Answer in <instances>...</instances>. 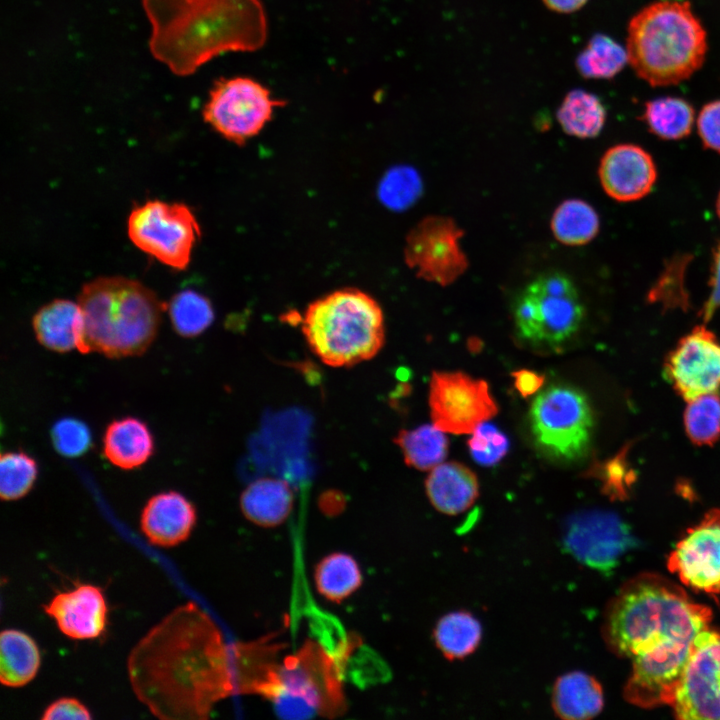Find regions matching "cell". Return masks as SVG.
<instances>
[{
	"mask_svg": "<svg viewBox=\"0 0 720 720\" xmlns=\"http://www.w3.org/2000/svg\"><path fill=\"white\" fill-rule=\"evenodd\" d=\"M682 720L720 719V632L701 631L670 705Z\"/></svg>",
	"mask_w": 720,
	"mask_h": 720,
	"instance_id": "cell-14",
	"label": "cell"
},
{
	"mask_svg": "<svg viewBox=\"0 0 720 720\" xmlns=\"http://www.w3.org/2000/svg\"><path fill=\"white\" fill-rule=\"evenodd\" d=\"M166 310L175 332L185 338L202 334L214 320L210 300L191 289L176 293L166 304Z\"/></svg>",
	"mask_w": 720,
	"mask_h": 720,
	"instance_id": "cell-34",
	"label": "cell"
},
{
	"mask_svg": "<svg viewBox=\"0 0 720 720\" xmlns=\"http://www.w3.org/2000/svg\"><path fill=\"white\" fill-rule=\"evenodd\" d=\"M284 105L260 82L236 76L214 82L202 115L222 137L243 145L271 121L276 108Z\"/></svg>",
	"mask_w": 720,
	"mask_h": 720,
	"instance_id": "cell-11",
	"label": "cell"
},
{
	"mask_svg": "<svg viewBox=\"0 0 720 720\" xmlns=\"http://www.w3.org/2000/svg\"><path fill=\"white\" fill-rule=\"evenodd\" d=\"M43 609L59 630L74 640L95 639L106 629V599L102 589L92 584L80 583L55 594Z\"/></svg>",
	"mask_w": 720,
	"mask_h": 720,
	"instance_id": "cell-20",
	"label": "cell"
},
{
	"mask_svg": "<svg viewBox=\"0 0 720 720\" xmlns=\"http://www.w3.org/2000/svg\"><path fill=\"white\" fill-rule=\"evenodd\" d=\"M429 405L433 425L443 432L468 434L498 413L489 385L463 372L432 373Z\"/></svg>",
	"mask_w": 720,
	"mask_h": 720,
	"instance_id": "cell-13",
	"label": "cell"
},
{
	"mask_svg": "<svg viewBox=\"0 0 720 720\" xmlns=\"http://www.w3.org/2000/svg\"><path fill=\"white\" fill-rule=\"evenodd\" d=\"M626 50L641 79L651 86L674 85L702 66L706 31L688 1L661 0L631 18Z\"/></svg>",
	"mask_w": 720,
	"mask_h": 720,
	"instance_id": "cell-5",
	"label": "cell"
},
{
	"mask_svg": "<svg viewBox=\"0 0 720 720\" xmlns=\"http://www.w3.org/2000/svg\"><path fill=\"white\" fill-rule=\"evenodd\" d=\"M393 441L401 449L405 463L421 471L433 469L448 453V439L434 425L400 430Z\"/></svg>",
	"mask_w": 720,
	"mask_h": 720,
	"instance_id": "cell-33",
	"label": "cell"
},
{
	"mask_svg": "<svg viewBox=\"0 0 720 720\" xmlns=\"http://www.w3.org/2000/svg\"><path fill=\"white\" fill-rule=\"evenodd\" d=\"M32 326L37 341L46 349L58 353L78 350L84 329L82 310L78 302L54 299L34 314Z\"/></svg>",
	"mask_w": 720,
	"mask_h": 720,
	"instance_id": "cell-23",
	"label": "cell"
},
{
	"mask_svg": "<svg viewBox=\"0 0 720 720\" xmlns=\"http://www.w3.org/2000/svg\"><path fill=\"white\" fill-rule=\"evenodd\" d=\"M196 520L193 503L171 490L149 498L141 512L140 527L150 543L167 548L186 541Z\"/></svg>",
	"mask_w": 720,
	"mask_h": 720,
	"instance_id": "cell-21",
	"label": "cell"
},
{
	"mask_svg": "<svg viewBox=\"0 0 720 720\" xmlns=\"http://www.w3.org/2000/svg\"><path fill=\"white\" fill-rule=\"evenodd\" d=\"M263 697L286 719L333 718L346 709L336 658L312 640L278 664Z\"/></svg>",
	"mask_w": 720,
	"mask_h": 720,
	"instance_id": "cell-7",
	"label": "cell"
},
{
	"mask_svg": "<svg viewBox=\"0 0 720 720\" xmlns=\"http://www.w3.org/2000/svg\"><path fill=\"white\" fill-rule=\"evenodd\" d=\"M425 491L432 506L447 515L468 510L479 496L475 473L458 462L439 464L425 480Z\"/></svg>",
	"mask_w": 720,
	"mask_h": 720,
	"instance_id": "cell-22",
	"label": "cell"
},
{
	"mask_svg": "<svg viewBox=\"0 0 720 720\" xmlns=\"http://www.w3.org/2000/svg\"><path fill=\"white\" fill-rule=\"evenodd\" d=\"M149 49L177 76L226 52H253L267 40L261 0H142Z\"/></svg>",
	"mask_w": 720,
	"mask_h": 720,
	"instance_id": "cell-2",
	"label": "cell"
},
{
	"mask_svg": "<svg viewBox=\"0 0 720 720\" xmlns=\"http://www.w3.org/2000/svg\"><path fill=\"white\" fill-rule=\"evenodd\" d=\"M600 220L595 209L580 199L563 201L554 211L551 230L554 237L569 246H580L593 240Z\"/></svg>",
	"mask_w": 720,
	"mask_h": 720,
	"instance_id": "cell-32",
	"label": "cell"
},
{
	"mask_svg": "<svg viewBox=\"0 0 720 720\" xmlns=\"http://www.w3.org/2000/svg\"><path fill=\"white\" fill-rule=\"evenodd\" d=\"M641 119L649 131L664 140H679L691 133L695 112L678 97H661L645 104Z\"/></svg>",
	"mask_w": 720,
	"mask_h": 720,
	"instance_id": "cell-30",
	"label": "cell"
},
{
	"mask_svg": "<svg viewBox=\"0 0 720 720\" xmlns=\"http://www.w3.org/2000/svg\"><path fill=\"white\" fill-rule=\"evenodd\" d=\"M628 62L626 48L606 35L597 34L579 54L576 65L586 78H611Z\"/></svg>",
	"mask_w": 720,
	"mask_h": 720,
	"instance_id": "cell-35",
	"label": "cell"
},
{
	"mask_svg": "<svg viewBox=\"0 0 720 720\" xmlns=\"http://www.w3.org/2000/svg\"><path fill=\"white\" fill-rule=\"evenodd\" d=\"M314 580L317 591L325 599L340 603L360 588L363 576L353 556L334 552L316 565Z\"/></svg>",
	"mask_w": 720,
	"mask_h": 720,
	"instance_id": "cell-29",
	"label": "cell"
},
{
	"mask_svg": "<svg viewBox=\"0 0 720 720\" xmlns=\"http://www.w3.org/2000/svg\"><path fill=\"white\" fill-rule=\"evenodd\" d=\"M712 612L668 579L642 574L609 602L602 637L616 655L634 658L709 628Z\"/></svg>",
	"mask_w": 720,
	"mask_h": 720,
	"instance_id": "cell-3",
	"label": "cell"
},
{
	"mask_svg": "<svg viewBox=\"0 0 720 720\" xmlns=\"http://www.w3.org/2000/svg\"><path fill=\"white\" fill-rule=\"evenodd\" d=\"M668 567L694 590L720 593V509L689 529L668 558Z\"/></svg>",
	"mask_w": 720,
	"mask_h": 720,
	"instance_id": "cell-18",
	"label": "cell"
},
{
	"mask_svg": "<svg viewBox=\"0 0 720 720\" xmlns=\"http://www.w3.org/2000/svg\"><path fill=\"white\" fill-rule=\"evenodd\" d=\"M605 193L619 202L645 197L655 185L657 168L652 156L635 144H618L602 156L598 168Z\"/></svg>",
	"mask_w": 720,
	"mask_h": 720,
	"instance_id": "cell-19",
	"label": "cell"
},
{
	"mask_svg": "<svg viewBox=\"0 0 720 720\" xmlns=\"http://www.w3.org/2000/svg\"><path fill=\"white\" fill-rule=\"evenodd\" d=\"M89 709L78 699L62 697L50 703L41 716L42 720L91 719Z\"/></svg>",
	"mask_w": 720,
	"mask_h": 720,
	"instance_id": "cell-42",
	"label": "cell"
},
{
	"mask_svg": "<svg viewBox=\"0 0 720 720\" xmlns=\"http://www.w3.org/2000/svg\"><path fill=\"white\" fill-rule=\"evenodd\" d=\"M38 465L23 451H9L0 457V497L4 501L18 500L33 488Z\"/></svg>",
	"mask_w": 720,
	"mask_h": 720,
	"instance_id": "cell-37",
	"label": "cell"
},
{
	"mask_svg": "<svg viewBox=\"0 0 720 720\" xmlns=\"http://www.w3.org/2000/svg\"><path fill=\"white\" fill-rule=\"evenodd\" d=\"M134 694L161 720H204L233 695L229 646L211 619L189 601L172 610L132 648Z\"/></svg>",
	"mask_w": 720,
	"mask_h": 720,
	"instance_id": "cell-1",
	"label": "cell"
},
{
	"mask_svg": "<svg viewBox=\"0 0 720 720\" xmlns=\"http://www.w3.org/2000/svg\"><path fill=\"white\" fill-rule=\"evenodd\" d=\"M693 640H678L632 658V671L624 687V698L642 708L671 705L688 663Z\"/></svg>",
	"mask_w": 720,
	"mask_h": 720,
	"instance_id": "cell-17",
	"label": "cell"
},
{
	"mask_svg": "<svg viewBox=\"0 0 720 720\" xmlns=\"http://www.w3.org/2000/svg\"><path fill=\"white\" fill-rule=\"evenodd\" d=\"M663 375L686 401L720 388V341L704 326H696L668 353Z\"/></svg>",
	"mask_w": 720,
	"mask_h": 720,
	"instance_id": "cell-15",
	"label": "cell"
},
{
	"mask_svg": "<svg viewBox=\"0 0 720 720\" xmlns=\"http://www.w3.org/2000/svg\"><path fill=\"white\" fill-rule=\"evenodd\" d=\"M551 705L560 719H591L598 715L604 706L602 686L585 672L565 673L554 682Z\"/></svg>",
	"mask_w": 720,
	"mask_h": 720,
	"instance_id": "cell-25",
	"label": "cell"
},
{
	"mask_svg": "<svg viewBox=\"0 0 720 720\" xmlns=\"http://www.w3.org/2000/svg\"><path fill=\"white\" fill-rule=\"evenodd\" d=\"M472 433L468 447L472 458L478 464L492 466L506 455L509 441L496 426L485 421L480 423Z\"/></svg>",
	"mask_w": 720,
	"mask_h": 720,
	"instance_id": "cell-39",
	"label": "cell"
},
{
	"mask_svg": "<svg viewBox=\"0 0 720 720\" xmlns=\"http://www.w3.org/2000/svg\"><path fill=\"white\" fill-rule=\"evenodd\" d=\"M529 426L534 443L546 457L576 462L587 455L594 415L586 395L567 384L550 385L533 400Z\"/></svg>",
	"mask_w": 720,
	"mask_h": 720,
	"instance_id": "cell-8",
	"label": "cell"
},
{
	"mask_svg": "<svg viewBox=\"0 0 720 720\" xmlns=\"http://www.w3.org/2000/svg\"><path fill=\"white\" fill-rule=\"evenodd\" d=\"M562 129L571 136L593 138L601 132L606 110L595 95L583 90L567 94L557 112Z\"/></svg>",
	"mask_w": 720,
	"mask_h": 720,
	"instance_id": "cell-31",
	"label": "cell"
},
{
	"mask_svg": "<svg viewBox=\"0 0 720 720\" xmlns=\"http://www.w3.org/2000/svg\"><path fill=\"white\" fill-rule=\"evenodd\" d=\"M294 496L281 479L262 478L250 483L240 496L243 515L261 527H275L290 515Z\"/></svg>",
	"mask_w": 720,
	"mask_h": 720,
	"instance_id": "cell-26",
	"label": "cell"
},
{
	"mask_svg": "<svg viewBox=\"0 0 720 720\" xmlns=\"http://www.w3.org/2000/svg\"><path fill=\"white\" fill-rule=\"evenodd\" d=\"M41 656L34 639L17 629L0 634V682L6 687H22L32 681L40 667Z\"/></svg>",
	"mask_w": 720,
	"mask_h": 720,
	"instance_id": "cell-27",
	"label": "cell"
},
{
	"mask_svg": "<svg viewBox=\"0 0 720 720\" xmlns=\"http://www.w3.org/2000/svg\"><path fill=\"white\" fill-rule=\"evenodd\" d=\"M709 286L710 293L702 310L705 321L720 308V242L713 249Z\"/></svg>",
	"mask_w": 720,
	"mask_h": 720,
	"instance_id": "cell-43",
	"label": "cell"
},
{
	"mask_svg": "<svg viewBox=\"0 0 720 720\" xmlns=\"http://www.w3.org/2000/svg\"><path fill=\"white\" fill-rule=\"evenodd\" d=\"M514 386L523 398L537 392L544 383V376L528 369L512 372Z\"/></svg>",
	"mask_w": 720,
	"mask_h": 720,
	"instance_id": "cell-44",
	"label": "cell"
},
{
	"mask_svg": "<svg viewBox=\"0 0 720 720\" xmlns=\"http://www.w3.org/2000/svg\"><path fill=\"white\" fill-rule=\"evenodd\" d=\"M552 10L568 13L581 8L587 0H543Z\"/></svg>",
	"mask_w": 720,
	"mask_h": 720,
	"instance_id": "cell-45",
	"label": "cell"
},
{
	"mask_svg": "<svg viewBox=\"0 0 720 720\" xmlns=\"http://www.w3.org/2000/svg\"><path fill=\"white\" fill-rule=\"evenodd\" d=\"M567 551L584 565L609 570L634 544L628 526L614 513L587 511L569 518L563 532Z\"/></svg>",
	"mask_w": 720,
	"mask_h": 720,
	"instance_id": "cell-16",
	"label": "cell"
},
{
	"mask_svg": "<svg viewBox=\"0 0 720 720\" xmlns=\"http://www.w3.org/2000/svg\"><path fill=\"white\" fill-rule=\"evenodd\" d=\"M302 332L311 351L326 365L350 367L373 358L385 341L381 306L357 288L335 290L305 310Z\"/></svg>",
	"mask_w": 720,
	"mask_h": 720,
	"instance_id": "cell-6",
	"label": "cell"
},
{
	"mask_svg": "<svg viewBox=\"0 0 720 720\" xmlns=\"http://www.w3.org/2000/svg\"><path fill=\"white\" fill-rule=\"evenodd\" d=\"M697 130L704 147L720 153V100L702 107L697 118Z\"/></svg>",
	"mask_w": 720,
	"mask_h": 720,
	"instance_id": "cell-41",
	"label": "cell"
},
{
	"mask_svg": "<svg viewBox=\"0 0 720 720\" xmlns=\"http://www.w3.org/2000/svg\"><path fill=\"white\" fill-rule=\"evenodd\" d=\"M50 436L55 450L65 457H79L91 446L89 427L73 417L58 420L52 426Z\"/></svg>",
	"mask_w": 720,
	"mask_h": 720,
	"instance_id": "cell-38",
	"label": "cell"
},
{
	"mask_svg": "<svg viewBox=\"0 0 720 720\" xmlns=\"http://www.w3.org/2000/svg\"><path fill=\"white\" fill-rule=\"evenodd\" d=\"M83 314L78 351L108 358L143 354L154 341L166 304L144 284L122 276L86 283L77 300Z\"/></svg>",
	"mask_w": 720,
	"mask_h": 720,
	"instance_id": "cell-4",
	"label": "cell"
},
{
	"mask_svg": "<svg viewBox=\"0 0 720 720\" xmlns=\"http://www.w3.org/2000/svg\"><path fill=\"white\" fill-rule=\"evenodd\" d=\"M513 316L521 338L558 345L578 331L584 306L573 281L562 272L549 271L522 289Z\"/></svg>",
	"mask_w": 720,
	"mask_h": 720,
	"instance_id": "cell-9",
	"label": "cell"
},
{
	"mask_svg": "<svg viewBox=\"0 0 720 720\" xmlns=\"http://www.w3.org/2000/svg\"><path fill=\"white\" fill-rule=\"evenodd\" d=\"M127 232L144 253L173 269L185 270L201 228L187 205L150 200L130 212Z\"/></svg>",
	"mask_w": 720,
	"mask_h": 720,
	"instance_id": "cell-10",
	"label": "cell"
},
{
	"mask_svg": "<svg viewBox=\"0 0 720 720\" xmlns=\"http://www.w3.org/2000/svg\"><path fill=\"white\" fill-rule=\"evenodd\" d=\"M481 639L480 621L464 610L445 614L439 618L433 629L436 647L450 661L461 660L474 653Z\"/></svg>",
	"mask_w": 720,
	"mask_h": 720,
	"instance_id": "cell-28",
	"label": "cell"
},
{
	"mask_svg": "<svg viewBox=\"0 0 720 720\" xmlns=\"http://www.w3.org/2000/svg\"><path fill=\"white\" fill-rule=\"evenodd\" d=\"M464 231L448 216H427L408 233L404 259L418 278L447 286L467 269L468 260L460 247Z\"/></svg>",
	"mask_w": 720,
	"mask_h": 720,
	"instance_id": "cell-12",
	"label": "cell"
},
{
	"mask_svg": "<svg viewBox=\"0 0 720 720\" xmlns=\"http://www.w3.org/2000/svg\"><path fill=\"white\" fill-rule=\"evenodd\" d=\"M683 420L691 442L713 445L720 438V396L714 392L689 400Z\"/></svg>",
	"mask_w": 720,
	"mask_h": 720,
	"instance_id": "cell-36",
	"label": "cell"
},
{
	"mask_svg": "<svg viewBox=\"0 0 720 720\" xmlns=\"http://www.w3.org/2000/svg\"><path fill=\"white\" fill-rule=\"evenodd\" d=\"M716 211H717V215L720 219V191H719V194H718V197L716 200Z\"/></svg>",
	"mask_w": 720,
	"mask_h": 720,
	"instance_id": "cell-46",
	"label": "cell"
},
{
	"mask_svg": "<svg viewBox=\"0 0 720 720\" xmlns=\"http://www.w3.org/2000/svg\"><path fill=\"white\" fill-rule=\"evenodd\" d=\"M154 453V438L145 422L135 417L113 420L105 429L103 454L114 466L132 470Z\"/></svg>",
	"mask_w": 720,
	"mask_h": 720,
	"instance_id": "cell-24",
	"label": "cell"
},
{
	"mask_svg": "<svg viewBox=\"0 0 720 720\" xmlns=\"http://www.w3.org/2000/svg\"><path fill=\"white\" fill-rule=\"evenodd\" d=\"M420 191L421 182L417 173L410 168H397L386 175L380 195L388 206L401 209L411 205Z\"/></svg>",
	"mask_w": 720,
	"mask_h": 720,
	"instance_id": "cell-40",
	"label": "cell"
}]
</instances>
